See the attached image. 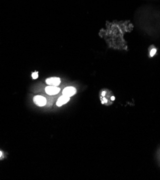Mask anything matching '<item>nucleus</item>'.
I'll return each mask as SVG.
<instances>
[{"label":"nucleus","instance_id":"2","mask_svg":"<svg viewBox=\"0 0 160 180\" xmlns=\"http://www.w3.org/2000/svg\"><path fill=\"white\" fill-rule=\"evenodd\" d=\"M76 88L72 86H68L65 88L63 90V92H62L63 95H66V96L68 97L73 96V95L76 94Z\"/></svg>","mask_w":160,"mask_h":180},{"label":"nucleus","instance_id":"6","mask_svg":"<svg viewBox=\"0 0 160 180\" xmlns=\"http://www.w3.org/2000/svg\"><path fill=\"white\" fill-rule=\"evenodd\" d=\"M156 50L155 49V48H154V49L151 50V52H150V56H151V57L154 56V55L156 54Z\"/></svg>","mask_w":160,"mask_h":180},{"label":"nucleus","instance_id":"1","mask_svg":"<svg viewBox=\"0 0 160 180\" xmlns=\"http://www.w3.org/2000/svg\"><path fill=\"white\" fill-rule=\"evenodd\" d=\"M33 101L38 106H45L47 103V100L45 99V98H44L43 96H41V95H36V96L34 97Z\"/></svg>","mask_w":160,"mask_h":180},{"label":"nucleus","instance_id":"4","mask_svg":"<svg viewBox=\"0 0 160 180\" xmlns=\"http://www.w3.org/2000/svg\"><path fill=\"white\" fill-rule=\"evenodd\" d=\"M45 82H46V83L48 84V85H51V86H58V85L60 84V83H61V80H60L59 78L53 77L47 79V80H45Z\"/></svg>","mask_w":160,"mask_h":180},{"label":"nucleus","instance_id":"5","mask_svg":"<svg viewBox=\"0 0 160 180\" xmlns=\"http://www.w3.org/2000/svg\"><path fill=\"white\" fill-rule=\"evenodd\" d=\"M70 100V97L66 96V95H62L61 97L58 98V100L56 102V106H61L63 104H66V103H68Z\"/></svg>","mask_w":160,"mask_h":180},{"label":"nucleus","instance_id":"9","mask_svg":"<svg viewBox=\"0 0 160 180\" xmlns=\"http://www.w3.org/2000/svg\"><path fill=\"white\" fill-rule=\"evenodd\" d=\"M105 94V92H102V95H104Z\"/></svg>","mask_w":160,"mask_h":180},{"label":"nucleus","instance_id":"3","mask_svg":"<svg viewBox=\"0 0 160 180\" xmlns=\"http://www.w3.org/2000/svg\"><path fill=\"white\" fill-rule=\"evenodd\" d=\"M45 93L49 95H56L59 93L60 88L57 86H51V85H48V87L45 88Z\"/></svg>","mask_w":160,"mask_h":180},{"label":"nucleus","instance_id":"7","mask_svg":"<svg viewBox=\"0 0 160 180\" xmlns=\"http://www.w3.org/2000/svg\"><path fill=\"white\" fill-rule=\"evenodd\" d=\"M32 78H33V79L37 78V77H38V73H37V72L33 73L32 74Z\"/></svg>","mask_w":160,"mask_h":180},{"label":"nucleus","instance_id":"8","mask_svg":"<svg viewBox=\"0 0 160 180\" xmlns=\"http://www.w3.org/2000/svg\"><path fill=\"white\" fill-rule=\"evenodd\" d=\"M1 154H2V153H1V152H0V157H1Z\"/></svg>","mask_w":160,"mask_h":180}]
</instances>
